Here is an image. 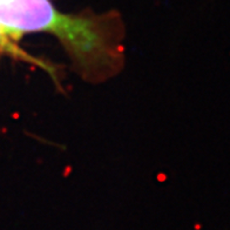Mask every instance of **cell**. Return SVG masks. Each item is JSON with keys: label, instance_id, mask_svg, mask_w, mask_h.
Here are the masks:
<instances>
[{"label": "cell", "instance_id": "6da1fadb", "mask_svg": "<svg viewBox=\"0 0 230 230\" xmlns=\"http://www.w3.org/2000/svg\"><path fill=\"white\" fill-rule=\"evenodd\" d=\"M0 27L12 40L36 32L55 36L89 82L106 81L123 67L124 30L116 12L69 14L51 0H0Z\"/></svg>", "mask_w": 230, "mask_h": 230}, {"label": "cell", "instance_id": "7a4b0ae2", "mask_svg": "<svg viewBox=\"0 0 230 230\" xmlns=\"http://www.w3.org/2000/svg\"><path fill=\"white\" fill-rule=\"evenodd\" d=\"M0 52L7 53V54H10V55H13V56H15V58H18V59L24 60V61H27V62L36 64V65H38L39 67L44 68L45 71H47L48 73L52 75L53 79H56V74H55V72H54L55 68H54L53 66L47 65L45 61L31 56L28 53H26V52L23 51L21 48H19L17 45H14L12 42V39L2 31L1 27H0Z\"/></svg>", "mask_w": 230, "mask_h": 230}]
</instances>
